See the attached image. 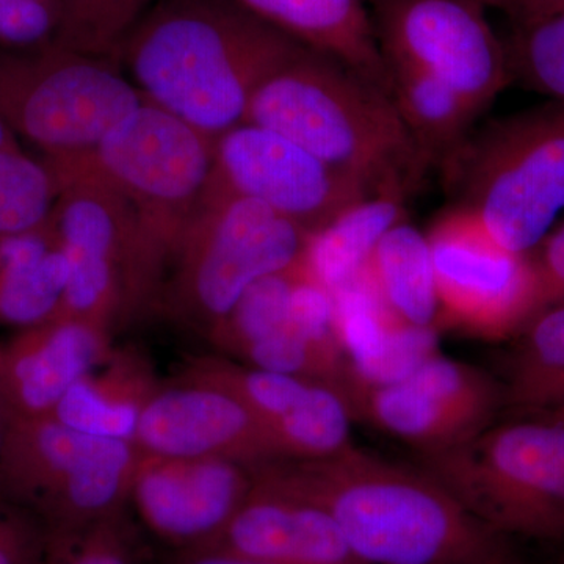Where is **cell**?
Instances as JSON below:
<instances>
[{
    "instance_id": "cell-10",
    "label": "cell",
    "mask_w": 564,
    "mask_h": 564,
    "mask_svg": "<svg viewBox=\"0 0 564 564\" xmlns=\"http://www.w3.org/2000/svg\"><path fill=\"white\" fill-rule=\"evenodd\" d=\"M46 159L61 176L51 223L69 265L55 318H80L111 333L147 310L135 217L120 192L79 159Z\"/></svg>"
},
{
    "instance_id": "cell-16",
    "label": "cell",
    "mask_w": 564,
    "mask_h": 564,
    "mask_svg": "<svg viewBox=\"0 0 564 564\" xmlns=\"http://www.w3.org/2000/svg\"><path fill=\"white\" fill-rule=\"evenodd\" d=\"M133 444L166 458H226L258 466L281 459L265 426L239 395L184 375L144 406Z\"/></svg>"
},
{
    "instance_id": "cell-2",
    "label": "cell",
    "mask_w": 564,
    "mask_h": 564,
    "mask_svg": "<svg viewBox=\"0 0 564 564\" xmlns=\"http://www.w3.org/2000/svg\"><path fill=\"white\" fill-rule=\"evenodd\" d=\"M304 47L236 0H158L122 44L120 65L144 101L217 140Z\"/></svg>"
},
{
    "instance_id": "cell-7",
    "label": "cell",
    "mask_w": 564,
    "mask_h": 564,
    "mask_svg": "<svg viewBox=\"0 0 564 564\" xmlns=\"http://www.w3.org/2000/svg\"><path fill=\"white\" fill-rule=\"evenodd\" d=\"M422 469L502 536L564 540V419L489 425L470 440L423 454Z\"/></svg>"
},
{
    "instance_id": "cell-30",
    "label": "cell",
    "mask_w": 564,
    "mask_h": 564,
    "mask_svg": "<svg viewBox=\"0 0 564 564\" xmlns=\"http://www.w3.org/2000/svg\"><path fill=\"white\" fill-rule=\"evenodd\" d=\"M507 54L511 79L564 104V10L538 24L516 29Z\"/></svg>"
},
{
    "instance_id": "cell-23",
    "label": "cell",
    "mask_w": 564,
    "mask_h": 564,
    "mask_svg": "<svg viewBox=\"0 0 564 564\" xmlns=\"http://www.w3.org/2000/svg\"><path fill=\"white\" fill-rule=\"evenodd\" d=\"M406 196L383 192L352 204L307 236L303 263L328 292L358 280L384 234L408 220Z\"/></svg>"
},
{
    "instance_id": "cell-17",
    "label": "cell",
    "mask_w": 564,
    "mask_h": 564,
    "mask_svg": "<svg viewBox=\"0 0 564 564\" xmlns=\"http://www.w3.org/2000/svg\"><path fill=\"white\" fill-rule=\"evenodd\" d=\"M184 375L239 395L265 426L281 459L328 458L351 445V408L333 386L221 356L193 359Z\"/></svg>"
},
{
    "instance_id": "cell-21",
    "label": "cell",
    "mask_w": 564,
    "mask_h": 564,
    "mask_svg": "<svg viewBox=\"0 0 564 564\" xmlns=\"http://www.w3.org/2000/svg\"><path fill=\"white\" fill-rule=\"evenodd\" d=\"M159 388L143 356L113 348L66 392L51 417L77 432L133 443L141 413Z\"/></svg>"
},
{
    "instance_id": "cell-5",
    "label": "cell",
    "mask_w": 564,
    "mask_h": 564,
    "mask_svg": "<svg viewBox=\"0 0 564 564\" xmlns=\"http://www.w3.org/2000/svg\"><path fill=\"white\" fill-rule=\"evenodd\" d=\"M454 206L508 250L532 252L564 210V104L496 118L441 170Z\"/></svg>"
},
{
    "instance_id": "cell-9",
    "label": "cell",
    "mask_w": 564,
    "mask_h": 564,
    "mask_svg": "<svg viewBox=\"0 0 564 564\" xmlns=\"http://www.w3.org/2000/svg\"><path fill=\"white\" fill-rule=\"evenodd\" d=\"M143 101L109 58L57 44L0 50V118L44 158L87 154Z\"/></svg>"
},
{
    "instance_id": "cell-22",
    "label": "cell",
    "mask_w": 564,
    "mask_h": 564,
    "mask_svg": "<svg viewBox=\"0 0 564 564\" xmlns=\"http://www.w3.org/2000/svg\"><path fill=\"white\" fill-rule=\"evenodd\" d=\"M69 265L51 220L35 231L0 239V328L24 329L54 321Z\"/></svg>"
},
{
    "instance_id": "cell-24",
    "label": "cell",
    "mask_w": 564,
    "mask_h": 564,
    "mask_svg": "<svg viewBox=\"0 0 564 564\" xmlns=\"http://www.w3.org/2000/svg\"><path fill=\"white\" fill-rule=\"evenodd\" d=\"M366 276L395 321L440 332V299L426 234L408 220L393 226L370 256Z\"/></svg>"
},
{
    "instance_id": "cell-40",
    "label": "cell",
    "mask_w": 564,
    "mask_h": 564,
    "mask_svg": "<svg viewBox=\"0 0 564 564\" xmlns=\"http://www.w3.org/2000/svg\"><path fill=\"white\" fill-rule=\"evenodd\" d=\"M3 499H6V497H3L2 494H0V503L3 502Z\"/></svg>"
},
{
    "instance_id": "cell-38",
    "label": "cell",
    "mask_w": 564,
    "mask_h": 564,
    "mask_svg": "<svg viewBox=\"0 0 564 564\" xmlns=\"http://www.w3.org/2000/svg\"><path fill=\"white\" fill-rule=\"evenodd\" d=\"M11 415L7 411L6 404L0 400V452H2L3 441H6L7 430H9Z\"/></svg>"
},
{
    "instance_id": "cell-12",
    "label": "cell",
    "mask_w": 564,
    "mask_h": 564,
    "mask_svg": "<svg viewBox=\"0 0 564 564\" xmlns=\"http://www.w3.org/2000/svg\"><path fill=\"white\" fill-rule=\"evenodd\" d=\"M386 65L421 69L478 115L511 80L507 47L473 0H366Z\"/></svg>"
},
{
    "instance_id": "cell-4",
    "label": "cell",
    "mask_w": 564,
    "mask_h": 564,
    "mask_svg": "<svg viewBox=\"0 0 564 564\" xmlns=\"http://www.w3.org/2000/svg\"><path fill=\"white\" fill-rule=\"evenodd\" d=\"M215 141L143 101L95 150L74 155L117 188L133 212L147 310L154 307L174 252L209 187Z\"/></svg>"
},
{
    "instance_id": "cell-1",
    "label": "cell",
    "mask_w": 564,
    "mask_h": 564,
    "mask_svg": "<svg viewBox=\"0 0 564 564\" xmlns=\"http://www.w3.org/2000/svg\"><path fill=\"white\" fill-rule=\"evenodd\" d=\"M258 480L323 508L364 564H510L505 536L422 469L350 447L252 466Z\"/></svg>"
},
{
    "instance_id": "cell-31",
    "label": "cell",
    "mask_w": 564,
    "mask_h": 564,
    "mask_svg": "<svg viewBox=\"0 0 564 564\" xmlns=\"http://www.w3.org/2000/svg\"><path fill=\"white\" fill-rule=\"evenodd\" d=\"M44 564H144L143 543L129 508L79 536L50 540Z\"/></svg>"
},
{
    "instance_id": "cell-36",
    "label": "cell",
    "mask_w": 564,
    "mask_h": 564,
    "mask_svg": "<svg viewBox=\"0 0 564 564\" xmlns=\"http://www.w3.org/2000/svg\"><path fill=\"white\" fill-rule=\"evenodd\" d=\"M166 564H270L247 556L232 554L217 545L173 552Z\"/></svg>"
},
{
    "instance_id": "cell-6",
    "label": "cell",
    "mask_w": 564,
    "mask_h": 564,
    "mask_svg": "<svg viewBox=\"0 0 564 564\" xmlns=\"http://www.w3.org/2000/svg\"><path fill=\"white\" fill-rule=\"evenodd\" d=\"M307 236L265 204L207 187L154 307L207 337L254 282L302 261Z\"/></svg>"
},
{
    "instance_id": "cell-11",
    "label": "cell",
    "mask_w": 564,
    "mask_h": 564,
    "mask_svg": "<svg viewBox=\"0 0 564 564\" xmlns=\"http://www.w3.org/2000/svg\"><path fill=\"white\" fill-rule=\"evenodd\" d=\"M441 328L485 340L518 336L541 313L530 252L508 250L470 212L452 207L426 234Z\"/></svg>"
},
{
    "instance_id": "cell-13",
    "label": "cell",
    "mask_w": 564,
    "mask_h": 564,
    "mask_svg": "<svg viewBox=\"0 0 564 564\" xmlns=\"http://www.w3.org/2000/svg\"><path fill=\"white\" fill-rule=\"evenodd\" d=\"M209 188L265 204L307 232L372 196L361 182L295 141L251 122H240L215 141Z\"/></svg>"
},
{
    "instance_id": "cell-33",
    "label": "cell",
    "mask_w": 564,
    "mask_h": 564,
    "mask_svg": "<svg viewBox=\"0 0 564 564\" xmlns=\"http://www.w3.org/2000/svg\"><path fill=\"white\" fill-rule=\"evenodd\" d=\"M50 533L28 508L0 503V564H44Z\"/></svg>"
},
{
    "instance_id": "cell-39",
    "label": "cell",
    "mask_w": 564,
    "mask_h": 564,
    "mask_svg": "<svg viewBox=\"0 0 564 564\" xmlns=\"http://www.w3.org/2000/svg\"><path fill=\"white\" fill-rule=\"evenodd\" d=\"M549 414L558 415V417H563L564 419V408H562V410L554 411V413H549Z\"/></svg>"
},
{
    "instance_id": "cell-15",
    "label": "cell",
    "mask_w": 564,
    "mask_h": 564,
    "mask_svg": "<svg viewBox=\"0 0 564 564\" xmlns=\"http://www.w3.org/2000/svg\"><path fill=\"white\" fill-rule=\"evenodd\" d=\"M252 485V467L232 459L141 454L129 510L173 552L207 547L220 540Z\"/></svg>"
},
{
    "instance_id": "cell-14",
    "label": "cell",
    "mask_w": 564,
    "mask_h": 564,
    "mask_svg": "<svg viewBox=\"0 0 564 564\" xmlns=\"http://www.w3.org/2000/svg\"><path fill=\"white\" fill-rule=\"evenodd\" d=\"M352 415L423 454L445 451L492 425L503 391L480 369L434 352L393 383L351 393Z\"/></svg>"
},
{
    "instance_id": "cell-18",
    "label": "cell",
    "mask_w": 564,
    "mask_h": 564,
    "mask_svg": "<svg viewBox=\"0 0 564 564\" xmlns=\"http://www.w3.org/2000/svg\"><path fill=\"white\" fill-rule=\"evenodd\" d=\"M111 333L58 317L0 339V400L11 419L51 415L66 392L110 355Z\"/></svg>"
},
{
    "instance_id": "cell-8",
    "label": "cell",
    "mask_w": 564,
    "mask_h": 564,
    "mask_svg": "<svg viewBox=\"0 0 564 564\" xmlns=\"http://www.w3.org/2000/svg\"><path fill=\"white\" fill-rule=\"evenodd\" d=\"M140 456L129 441L77 432L51 415L11 419L0 494L39 516L51 541L70 540L128 510Z\"/></svg>"
},
{
    "instance_id": "cell-34",
    "label": "cell",
    "mask_w": 564,
    "mask_h": 564,
    "mask_svg": "<svg viewBox=\"0 0 564 564\" xmlns=\"http://www.w3.org/2000/svg\"><path fill=\"white\" fill-rule=\"evenodd\" d=\"M540 288V310L564 303V225L547 234L532 252Z\"/></svg>"
},
{
    "instance_id": "cell-20",
    "label": "cell",
    "mask_w": 564,
    "mask_h": 564,
    "mask_svg": "<svg viewBox=\"0 0 564 564\" xmlns=\"http://www.w3.org/2000/svg\"><path fill=\"white\" fill-rule=\"evenodd\" d=\"M256 17L334 58L392 98V79L366 0H236Z\"/></svg>"
},
{
    "instance_id": "cell-27",
    "label": "cell",
    "mask_w": 564,
    "mask_h": 564,
    "mask_svg": "<svg viewBox=\"0 0 564 564\" xmlns=\"http://www.w3.org/2000/svg\"><path fill=\"white\" fill-rule=\"evenodd\" d=\"M62 192L61 176L18 148L0 151V239L35 231L51 220Z\"/></svg>"
},
{
    "instance_id": "cell-37",
    "label": "cell",
    "mask_w": 564,
    "mask_h": 564,
    "mask_svg": "<svg viewBox=\"0 0 564 564\" xmlns=\"http://www.w3.org/2000/svg\"><path fill=\"white\" fill-rule=\"evenodd\" d=\"M18 147H20V144H18L17 135H14V132L11 131L9 126L0 118V151Z\"/></svg>"
},
{
    "instance_id": "cell-32",
    "label": "cell",
    "mask_w": 564,
    "mask_h": 564,
    "mask_svg": "<svg viewBox=\"0 0 564 564\" xmlns=\"http://www.w3.org/2000/svg\"><path fill=\"white\" fill-rule=\"evenodd\" d=\"M66 0H0V50L39 51L57 44Z\"/></svg>"
},
{
    "instance_id": "cell-26",
    "label": "cell",
    "mask_w": 564,
    "mask_h": 564,
    "mask_svg": "<svg viewBox=\"0 0 564 564\" xmlns=\"http://www.w3.org/2000/svg\"><path fill=\"white\" fill-rule=\"evenodd\" d=\"M502 386L505 403L527 414L564 408V303L549 307L518 334Z\"/></svg>"
},
{
    "instance_id": "cell-3",
    "label": "cell",
    "mask_w": 564,
    "mask_h": 564,
    "mask_svg": "<svg viewBox=\"0 0 564 564\" xmlns=\"http://www.w3.org/2000/svg\"><path fill=\"white\" fill-rule=\"evenodd\" d=\"M243 122L288 137L372 195L410 198L432 170L391 96L311 47L262 82Z\"/></svg>"
},
{
    "instance_id": "cell-19",
    "label": "cell",
    "mask_w": 564,
    "mask_h": 564,
    "mask_svg": "<svg viewBox=\"0 0 564 564\" xmlns=\"http://www.w3.org/2000/svg\"><path fill=\"white\" fill-rule=\"evenodd\" d=\"M214 545L270 564H364L323 508L256 477Z\"/></svg>"
},
{
    "instance_id": "cell-35",
    "label": "cell",
    "mask_w": 564,
    "mask_h": 564,
    "mask_svg": "<svg viewBox=\"0 0 564 564\" xmlns=\"http://www.w3.org/2000/svg\"><path fill=\"white\" fill-rule=\"evenodd\" d=\"M481 9L503 13L516 29L529 28L564 10V0H473Z\"/></svg>"
},
{
    "instance_id": "cell-28",
    "label": "cell",
    "mask_w": 564,
    "mask_h": 564,
    "mask_svg": "<svg viewBox=\"0 0 564 564\" xmlns=\"http://www.w3.org/2000/svg\"><path fill=\"white\" fill-rule=\"evenodd\" d=\"M300 269L302 261L254 282L206 339L223 355L239 359L250 345L284 326L291 321L292 293Z\"/></svg>"
},
{
    "instance_id": "cell-29",
    "label": "cell",
    "mask_w": 564,
    "mask_h": 564,
    "mask_svg": "<svg viewBox=\"0 0 564 564\" xmlns=\"http://www.w3.org/2000/svg\"><path fill=\"white\" fill-rule=\"evenodd\" d=\"M158 0H66L57 46L120 63L133 25Z\"/></svg>"
},
{
    "instance_id": "cell-25",
    "label": "cell",
    "mask_w": 564,
    "mask_h": 564,
    "mask_svg": "<svg viewBox=\"0 0 564 564\" xmlns=\"http://www.w3.org/2000/svg\"><path fill=\"white\" fill-rule=\"evenodd\" d=\"M392 101L432 169L443 170L473 133L478 113L436 77L406 65H388Z\"/></svg>"
}]
</instances>
